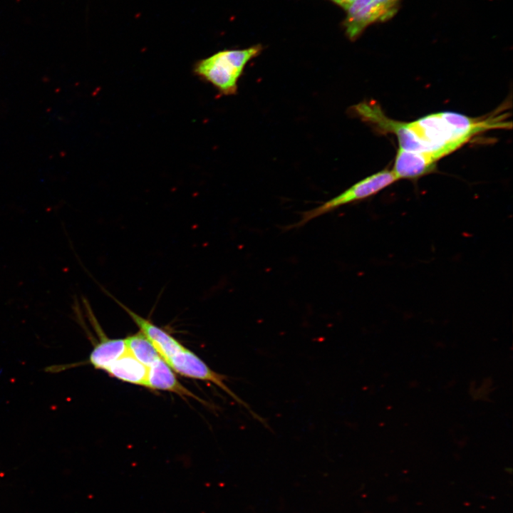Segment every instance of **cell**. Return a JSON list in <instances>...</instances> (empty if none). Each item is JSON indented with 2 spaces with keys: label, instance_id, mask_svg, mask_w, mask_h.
Instances as JSON below:
<instances>
[{
  "label": "cell",
  "instance_id": "cell-7",
  "mask_svg": "<svg viewBox=\"0 0 513 513\" xmlns=\"http://www.w3.org/2000/svg\"><path fill=\"white\" fill-rule=\"evenodd\" d=\"M83 304L89 321L101 336L100 341L95 344L90 352L87 363L96 369L105 371L114 361L127 352L125 339H110L103 336L90 304L84 298H83Z\"/></svg>",
  "mask_w": 513,
  "mask_h": 513
},
{
  "label": "cell",
  "instance_id": "cell-12",
  "mask_svg": "<svg viewBox=\"0 0 513 513\" xmlns=\"http://www.w3.org/2000/svg\"><path fill=\"white\" fill-rule=\"evenodd\" d=\"M346 11L356 0H328Z\"/></svg>",
  "mask_w": 513,
  "mask_h": 513
},
{
  "label": "cell",
  "instance_id": "cell-11",
  "mask_svg": "<svg viewBox=\"0 0 513 513\" xmlns=\"http://www.w3.org/2000/svg\"><path fill=\"white\" fill-rule=\"evenodd\" d=\"M128 351L146 367H150L161 358L152 343L141 333L125 339Z\"/></svg>",
  "mask_w": 513,
  "mask_h": 513
},
{
  "label": "cell",
  "instance_id": "cell-4",
  "mask_svg": "<svg viewBox=\"0 0 513 513\" xmlns=\"http://www.w3.org/2000/svg\"><path fill=\"white\" fill-rule=\"evenodd\" d=\"M402 0H356L342 22L349 40L356 41L370 25L392 19Z\"/></svg>",
  "mask_w": 513,
  "mask_h": 513
},
{
  "label": "cell",
  "instance_id": "cell-6",
  "mask_svg": "<svg viewBox=\"0 0 513 513\" xmlns=\"http://www.w3.org/2000/svg\"><path fill=\"white\" fill-rule=\"evenodd\" d=\"M107 294L129 315L139 327L140 332L152 343L165 361L185 348L167 331L130 309L110 294L107 293Z\"/></svg>",
  "mask_w": 513,
  "mask_h": 513
},
{
  "label": "cell",
  "instance_id": "cell-3",
  "mask_svg": "<svg viewBox=\"0 0 513 513\" xmlns=\"http://www.w3.org/2000/svg\"><path fill=\"white\" fill-rule=\"evenodd\" d=\"M398 181L392 170H383L363 178L345 191L321 205L302 213L298 222L290 228L301 227L309 221L341 206L368 199ZM289 228V229H290Z\"/></svg>",
  "mask_w": 513,
  "mask_h": 513
},
{
  "label": "cell",
  "instance_id": "cell-5",
  "mask_svg": "<svg viewBox=\"0 0 513 513\" xmlns=\"http://www.w3.org/2000/svg\"><path fill=\"white\" fill-rule=\"evenodd\" d=\"M177 373L188 378L209 381L217 385L236 402L248 410L252 416L266 425L263 418L252 410L249 405L239 398L225 384L227 378L212 370L202 359L186 348L165 361Z\"/></svg>",
  "mask_w": 513,
  "mask_h": 513
},
{
  "label": "cell",
  "instance_id": "cell-2",
  "mask_svg": "<svg viewBox=\"0 0 513 513\" xmlns=\"http://www.w3.org/2000/svg\"><path fill=\"white\" fill-rule=\"evenodd\" d=\"M262 50L261 44L243 49L222 50L199 60L195 64L193 71L200 79L212 84L222 95H234L245 66Z\"/></svg>",
  "mask_w": 513,
  "mask_h": 513
},
{
  "label": "cell",
  "instance_id": "cell-10",
  "mask_svg": "<svg viewBox=\"0 0 513 513\" xmlns=\"http://www.w3.org/2000/svg\"><path fill=\"white\" fill-rule=\"evenodd\" d=\"M105 371L122 381L145 386L147 367L138 361L128 351L114 361Z\"/></svg>",
  "mask_w": 513,
  "mask_h": 513
},
{
  "label": "cell",
  "instance_id": "cell-8",
  "mask_svg": "<svg viewBox=\"0 0 513 513\" xmlns=\"http://www.w3.org/2000/svg\"><path fill=\"white\" fill-rule=\"evenodd\" d=\"M438 160L432 155L398 148L391 170L397 180H417L432 172Z\"/></svg>",
  "mask_w": 513,
  "mask_h": 513
},
{
  "label": "cell",
  "instance_id": "cell-9",
  "mask_svg": "<svg viewBox=\"0 0 513 513\" xmlns=\"http://www.w3.org/2000/svg\"><path fill=\"white\" fill-rule=\"evenodd\" d=\"M145 387L170 391L181 396L194 398L204 403L178 381L172 369L162 358L147 368Z\"/></svg>",
  "mask_w": 513,
  "mask_h": 513
},
{
  "label": "cell",
  "instance_id": "cell-1",
  "mask_svg": "<svg viewBox=\"0 0 513 513\" xmlns=\"http://www.w3.org/2000/svg\"><path fill=\"white\" fill-rule=\"evenodd\" d=\"M354 110L362 120L378 130L393 134L399 147L432 155L438 160L451 154L473 137L494 129L512 127L502 114L472 118L455 112L432 113L411 122L388 117L376 103L364 102Z\"/></svg>",
  "mask_w": 513,
  "mask_h": 513
}]
</instances>
